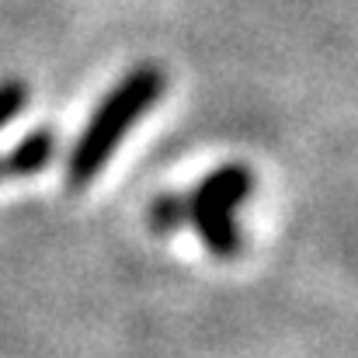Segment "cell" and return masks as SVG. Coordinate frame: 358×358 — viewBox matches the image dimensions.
<instances>
[{
	"label": "cell",
	"mask_w": 358,
	"mask_h": 358,
	"mask_svg": "<svg viewBox=\"0 0 358 358\" xmlns=\"http://www.w3.org/2000/svg\"><path fill=\"white\" fill-rule=\"evenodd\" d=\"M254 195V174L243 164H223L209 171L185 199L188 227L209 247L213 257L234 261L243 247L237 230V209Z\"/></svg>",
	"instance_id": "2"
},
{
	"label": "cell",
	"mask_w": 358,
	"mask_h": 358,
	"mask_svg": "<svg viewBox=\"0 0 358 358\" xmlns=\"http://www.w3.org/2000/svg\"><path fill=\"white\" fill-rule=\"evenodd\" d=\"M164 70L153 63H139L129 70L119 84L105 94V101L94 108L91 122L77 136L70 157H66V185L73 192L91 188V181L105 171V164L115 157L125 132L143 119L164 94Z\"/></svg>",
	"instance_id": "1"
},
{
	"label": "cell",
	"mask_w": 358,
	"mask_h": 358,
	"mask_svg": "<svg viewBox=\"0 0 358 358\" xmlns=\"http://www.w3.org/2000/svg\"><path fill=\"white\" fill-rule=\"evenodd\" d=\"M150 227L157 237H171L178 234L185 223H188V209H185V199L181 195H157L150 202V213H146Z\"/></svg>",
	"instance_id": "4"
},
{
	"label": "cell",
	"mask_w": 358,
	"mask_h": 358,
	"mask_svg": "<svg viewBox=\"0 0 358 358\" xmlns=\"http://www.w3.org/2000/svg\"><path fill=\"white\" fill-rule=\"evenodd\" d=\"M28 105V87L21 80H0V129Z\"/></svg>",
	"instance_id": "5"
},
{
	"label": "cell",
	"mask_w": 358,
	"mask_h": 358,
	"mask_svg": "<svg viewBox=\"0 0 358 358\" xmlns=\"http://www.w3.org/2000/svg\"><path fill=\"white\" fill-rule=\"evenodd\" d=\"M56 146H59V136L42 125L35 132H28L24 139H17L7 153H0V181H10V178H31L38 174L42 167L52 164L56 157Z\"/></svg>",
	"instance_id": "3"
}]
</instances>
